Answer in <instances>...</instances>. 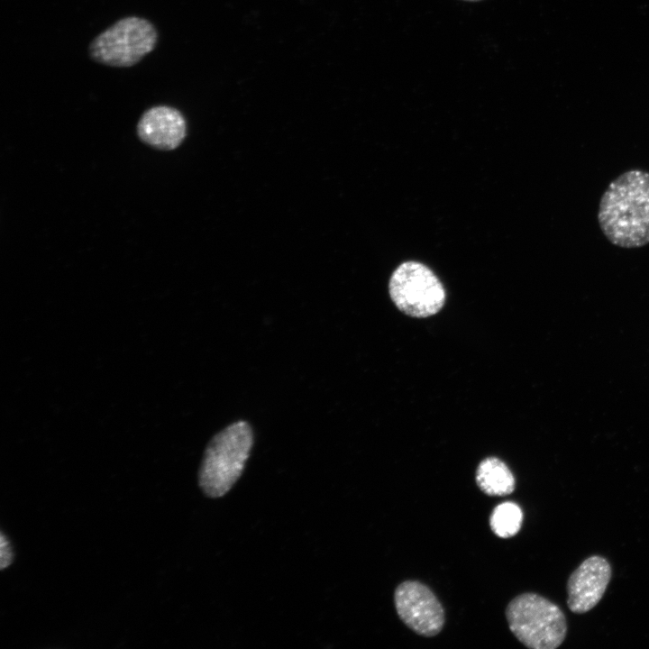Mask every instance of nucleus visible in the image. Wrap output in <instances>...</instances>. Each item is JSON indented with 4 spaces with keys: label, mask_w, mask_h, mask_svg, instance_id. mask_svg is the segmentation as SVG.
Returning <instances> with one entry per match:
<instances>
[{
    "label": "nucleus",
    "mask_w": 649,
    "mask_h": 649,
    "mask_svg": "<svg viewBox=\"0 0 649 649\" xmlns=\"http://www.w3.org/2000/svg\"><path fill=\"white\" fill-rule=\"evenodd\" d=\"M598 222L612 244L626 249L649 243V172L634 169L613 179L602 194Z\"/></svg>",
    "instance_id": "nucleus-1"
},
{
    "label": "nucleus",
    "mask_w": 649,
    "mask_h": 649,
    "mask_svg": "<svg viewBox=\"0 0 649 649\" xmlns=\"http://www.w3.org/2000/svg\"><path fill=\"white\" fill-rule=\"evenodd\" d=\"M253 444L251 427L235 422L209 442L198 473L199 486L206 495H225L240 478Z\"/></svg>",
    "instance_id": "nucleus-2"
},
{
    "label": "nucleus",
    "mask_w": 649,
    "mask_h": 649,
    "mask_svg": "<svg viewBox=\"0 0 649 649\" xmlns=\"http://www.w3.org/2000/svg\"><path fill=\"white\" fill-rule=\"evenodd\" d=\"M510 631L531 649H555L567 635V621L559 606L536 593H523L507 606Z\"/></svg>",
    "instance_id": "nucleus-3"
},
{
    "label": "nucleus",
    "mask_w": 649,
    "mask_h": 649,
    "mask_svg": "<svg viewBox=\"0 0 649 649\" xmlns=\"http://www.w3.org/2000/svg\"><path fill=\"white\" fill-rule=\"evenodd\" d=\"M158 32L149 20L139 16L119 19L90 42V58L102 65L129 68L156 47Z\"/></svg>",
    "instance_id": "nucleus-4"
},
{
    "label": "nucleus",
    "mask_w": 649,
    "mask_h": 649,
    "mask_svg": "<svg viewBox=\"0 0 649 649\" xmlns=\"http://www.w3.org/2000/svg\"><path fill=\"white\" fill-rule=\"evenodd\" d=\"M389 295L396 306L407 315L427 317L438 313L445 291L435 274L417 261H406L392 273Z\"/></svg>",
    "instance_id": "nucleus-5"
},
{
    "label": "nucleus",
    "mask_w": 649,
    "mask_h": 649,
    "mask_svg": "<svg viewBox=\"0 0 649 649\" xmlns=\"http://www.w3.org/2000/svg\"><path fill=\"white\" fill-rule=\"evenodd\" d=\"M394 603L401 621L416 634L431 637L443 627L444 610L432 590L417 580L400 583L394 592Z\"/></svg>",
    "instance_id": "nucleus-6"
},
{
    "label": "nucleus",
    "mask_w": 649,
    "mask_h": 649,
    "mask_svg": "<svg viewBox=\"0 0 649 649\" xmlns=\"http://www.w3.org/2000/svg\"><path fill=\"white\" fill-rule=\"evenodd\" d=\"M612 575L608 561L599 555L584 560L567 581V605L577 614L592 609L602 599Z\"/></svg>",
    "instance_id": "nucleus-7"
},
{
    "label": "nucleus",
    "mask_w": 649,
    "mask_h": 649,
    "mask_svg": "<svg viewBox=\"0 0 649 649\" xmlns=\"http://www.w3.org/2000/svg\"><path fill=\"white\" fill-rule=\"evenodd\" d=\"M187 126L182 114L168 105L147 109L137 124V133L146 144L159 150L176 149L186 136Z\"/></svg>",
    "instance_id": "nucleus-8"
},
{
    "label": "nucleus",
    "mask_w": 649,
    "mask_h": 649,
    "mask_svg": "<svg viewBox=\"0 0 649 649\" xmlns=\"http://www.w3.org/2000/svg\"><path fill=\"white\" fill-rule=\"evenodd\" d=\"M476 483L488 496L503 497L511 494L516 486L515 477L507 465L497 457H487L477 467Z\"/></svg>",
    "instance_id": "nucleus-9"
},
{
    "label": "nucleus",
    "mask_w": 649,
    "mask_h": 649,
    "mask_svg": "<svg viewBox=\"0 0 649 649\" xmlns=\"http://www.w3.org/2000/svg\"><path fill=\"white\" fill-rule=\"evenodd\" d=\"M523 513L520 507L511 501H506L494 507L489 516V525L493 533L501 538L514 536L521 528Z\"/></svg>",
    "instance_id": "nucleus-10"
},
{
    "label": "nucleus",
    "mask_w": 649,
    "mask_h": 649,
    "mask_svg": "<svg viewBox=\"0 0 649 649\" xmlns=\"http://www.w3.org/2000/svg\"><path fill=\"white\" fill-rule=\"evenodd\" d=\"M0 564L1 570H4L11 564L14 559V553L8 538L2 532L0 538Z\"/></svg>",
    "instance_id": "nucleus-11"
},
{
    "label": "nucleus",
    "mask_w": 649,
    "mask_h": 649,
    "mask_svg": "<svg viewBox=\"0 0 649 649\" xmlns=\"http://www.w3.org/2000/svg\"><path fill=\"white\" fill-rule=\"evenodd\" d=\"M462 1H467V2H478V1H481V0H462Z\"/></svg>",
    "instance_id": "nucleus-12"
}]
</instances>
